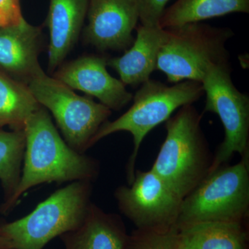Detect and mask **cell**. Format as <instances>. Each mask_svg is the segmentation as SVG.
<instances>
[{"label":"cell","instance_id":"cell-1","mask_svg":"<svg viewBox=\"0 0 249 249\" xmlns=\"http://www.w3.org/2000/svg\"><path fill=\"white\" fill-rule=\"evenodd\" d=\"M25 150L22 175L17 190L0 213L9 214L26 192L43 183L89 181L98 178L97 160L69 146L52 122L48 111L41 107L28 119L24 128Z\"/></svg>","mask_w":249,"mask_h":249},{"label":"cell","instance_id":"cell-2","mask_svg":"<svg viewBox=\"0 0 249 249\" xmlns=\"http://www.w3.org/2000/svg\"><path fill=\"white\" fill-rule=\"evenodd\" d=\"M201 119L193 104L170 116L165 121L166 137L151 168L182 199L209 175L213 160Z\"/></svg>","mask_w":249,"mask_h":249},{"label":"cell","instance_id":"cell-3","mask_svg":"<svg viewBox=\"0 0 249 249\" xmlns=\"http://www.w3.org/2000/svg\"><path fill=\"white\" fill-rule=\"evenodd\" d=\"M133 96V104L120 117L106 121L90 142V147L101 139L119 132H127L133 137L134 149L126 165L128 185L133 181L136 160L142 141L157 125L165 122L177 109L193 104L204 94L200 82L184 80L169 86L158 80L142 83Z\"/></svg>","mask_w":249,"mask_h":249},{"label":"cell","instance_id":"cell-4","mask_svg":"<svg viewBox=\"0 0 249 249\" xmlns=\"http://www.w3.org/2000/svg\"><path fill=\"white\" fill-rule=\"evenodd\" d=\"M92 189L91 181L70 183L25 217L0 224V235L16 249H43L51 240L83 223L92 203Z\"/></svg>","mask_w":249,"mask_h":249},{"label":"cell","instance_id":"cell-5","mask_svg":"<svg viewBox=\"0 0 249 249\" xmlns=\"http://www.w3.org/2000/svg\"><path fill=\"white\" fill-rule=\"evenodd\" d=\"M159 53L157 70L170 83L201 82L212 65L229 62L228 41L235 34L229 27L192 22L167 28Z\"/></svg>","mask_w":249,"mask_h":249},{"label":"cell","instance_id":"cell-6","mask_svg":"<svg viewBox=\"0 0 249 249\" xmlns=\"http://www.w3.org/2000/svg\"><path fill=\"white\" fill-rule=\"evenodd\" d=\"M249 213V156L210 173L183 198L177 229L206 222H245Z\"/></svg>","mask_w":249,"mask_h":249},{"label":"cell","instance_id":"cell-7","mask_svg":"<svg viewBox=\"0 0 249 249\" xmlns=\"http://www.w3.org/2000/svg\"><path fill=\"white\" fill-rule=\"evenodd\" d=\"M36 101L53 115L63 139L75 151L85 154L111 111L101 103L76 94L71 88L43 72L27 84Z\"/></svg>","mask_w":249,"mask_h":249},{"label":"cell","instance_id":"cell-8","mask_svg":"<svg viewBox=\"0 0 249 249\" xmlns=\"http://www.w3.org/2000/svg\"><path fill=\"white\" fill-rule=\"evenodd\" d=\"M201 83L206 94L204 111L217 114L224 130V140L213 157L210 173L229 161L234 154L249 157V97L234 85L229 62L210 66Z\"/></svg>","mask_w":249,"mask_h":249},{"label":"cell","instance_id":"cell-9","mask_svg":"<svg viewBox=\"0 0 249 249\" xmlns=\"http://www.w3.org/2000/svg\"><path fill=\"white\" fill-rule=\"evenodd\" d=\"M114 197L137 229L157 232L175 229L183 200L152 170H136L131 184L118 187Z\"/></svg>","mask_w":249,"mask_h":249},{"label":"cell","instance_id":"cell-10","mask_svg":"<svg viewBox=\"0 0 249 249\" xmlns=\"http://www.w3.org/2000/svg\"><path fill=\"white\" fill-rule=\"evenodd\" d=\"M87 43L100 51L127 50L139 20L138 0H89Z\"/></svg>","mask_w":249,"mask_h":249},{"label":"cell","instance_id":"cell-11","mask_svg":"<svg viewBox=\"0 0 249 249\" xmlns=\"http://www.w3.org/2000/svg\"><path fill=\"white\" fill-rule=\"evenodd\" d=\"M107 62L104 57L83 55L60 67L54 78L73 90L97 98L111 111L121 110L132 101L133 95L120 79L111 76Z\"/></svg>","mask_w":249,"mask_h":249},{"label":"cell","instance_id":"cell-12","mask_svg":"<svg viewBox=\"0 0 249 249\" xmlns=\"http://www.w3.org/2000/svg\"><path fill=\"white\" fill-rule=\"evenodd\" d=\"M42 31L25 19L0 28V71L28 84L43 73L38 62Z\"/></svg>","mask_w":249,"mask_h":249},{"label":"cell","instance_id":"cell-13","mask_svg":"<svg viewBox=\"0 0 249 249\" xmlns=\"http://www.w3.org/2000/svg\"><path fill=\"white\" fill-rule=\"evenodd\" d=\"M137 37L124 55L107 59V66L115 70L124 85L138 86L150 79L157 70V62L160 47L165 38V29L146 27L136 28Z\"/></svg>","mask_w":249,"mask_h":249},{"label":"cell","instance_id":"cell-14","mask_svg":"<svg viewBox=\"0 0 249 249\" xmlns=\"http://www.w3.org/2000/svg\"><path fill=\"white\" fill-rule=\"evenodd\" d=\"M89 0H50L45 24L49 32V70L53 71L76 45Z\"/></svg>","mask_w":249,"mask_h":249},{"label":"cell","instance_id":"cell-15","mask_svg":"<svg viewBox=\"0 0 249 249\" xmlns=\"http://www.w3.org/2000/svg\"><path fill=\"white\" fill-rule=\"evenodd\" d=\"M65 249H124L129 235L119 215L91 203L84 221L60 236Z\"/></svg>","mask_w":249,"mask_h":249},{"label":"cell","instance_id":"cell-16","mask_svg":"<svg viewBox=\"0 0 249 249\" xmlns=\"http://www.w3.org/2000/svg\"><path fill=\"white\" fill-rule=\"evenodd\" d=\"M242 222H206L176 229L177 249H248Z\"/></svg>","mask_w":249,"mask_h":249},{"label":"cell","instance_id":"cell-17","mask_svg":"<svg viewBox=\"0 0 249 249\" xmlns=\"http://www.w3.org/2000/svg\"><path fill=\"white\" fill-rule=\"evenodd\" d=\"M236 13L249 14V0H177L165 9L160 27L167 29Z\"/></svg>","mask_w":249,"mask_h":249},{"label":"cell","instance_id":"cell-18","mask_svg":"<svg viewBox=\"0 0 249 249\" xmlns=\"http://www.w3.org/2000/svg\"><path fill=\"white\" fill-rule=\"evenodd\" d=\"M41 107L25 83L0 71V129L24 130L29 117Z\"/></svg>","mask_w":249,"mask_h":249},{"label":"cell","instance_id":"cell-19","mask_svg":"<svg viewBox=\"0 0 249 249\" xmlns=\"http://www.w3.org/2000/svg\"><path fill=\"white\" fill-rule=\"evenodd\" d=\"M24 150V130L0 129V183L4 193L0 208L9 204L17 190L22 175Z\"/></svg>","mask_w":249,"mask_h":249},{"label":"cell","instance_id":"cell-20","mask_svg":"<svg viewBox=\"0 0 249 249\" xmlns=\"http://www.w3.org/2000/svg\"><path fill=\"white\" fill-rule=\"evenodd\" d=\"M176 228L164 232L134 231L124 249H177Z\"/></svg>","mask_w":249,"mask_h":249},{"label":"cell","instance_id":"cell-21","mask_svg":"<svg viewBox=\"0 0 249 249\" xmlns=\"http://www.w3.org/2000/svg\"><path fill=\"white\" fill-rule=\"evenodd\" d=\"M170 0H138L139 20L146 27H160V21Z\"/></svg>","mask_w":249,"mask_h":249},{"label":"cell","instance_id":"cell-22","mask_svg":"<svg viewBox=\"0 0 249 249\" xmlns=\"http://www.w3.org/2000/svg\"><path fill=\"white\" fill-rule=\"evenodd\" d=\"M24 19L19 0H0V28L19 24Z\"/></svg>","mask_w":249,"mask_h":249},{"label":"cell","instance_id":"cell-23","mask_svg":"<svg viewBox=\"0 0 249 249\" xmlns=\"http://www.w3.org/2000/svg\"><path fill=\"white\" fill-rule=\"evenodd\" d=\"M0 249H16L4 236L0 235Z\"/></svg>","mask_w":249,"mask_h":249}]
</instances>
